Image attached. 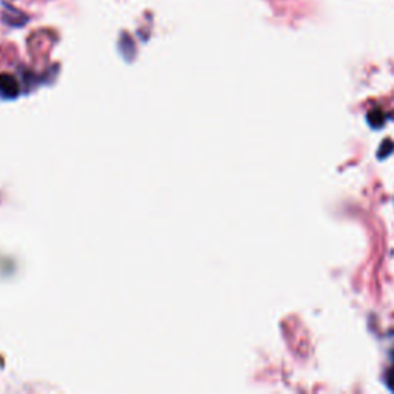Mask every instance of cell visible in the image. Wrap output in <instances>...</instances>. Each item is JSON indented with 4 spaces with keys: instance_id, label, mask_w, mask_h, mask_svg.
<instances>
[{
    "instance_id": "cell-1",
    "label": "cell",
    "mask_w": 394,
    "mask_h": 394,
    "mask_svg": "<svg viewBox=\"0 0 394 394\" xmlns=\"http://www.w3.org/2000/svg\"><path fill=\"white\" fill-rule=\"evenodd\" d=\"M387 383H388V387L394 391V364H393V367L390 368V371L387 374Z\"/></svg>"
}]
</instances>
